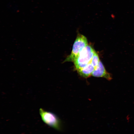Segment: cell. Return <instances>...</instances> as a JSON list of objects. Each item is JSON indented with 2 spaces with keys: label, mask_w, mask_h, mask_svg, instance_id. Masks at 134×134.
I'll list each match as a JSON object with an SVG mask.
<instances>
[{
  "label": "cell",
  "mask_w": 134,
  "mask_h": 134,
  "mask_svg": "<svg viewBox=\"0 0 134 134\" xmlns=\"http://www.w3.org/2000/svg\"><path fill=\"white\" fill-rule=\"evenodd\" d=\"M95 52L91 46L88 45L81 51L73 61L77 71L91 63Z\"/></svg>",
  "instance_id": "6da1fadb"
},
{
  "label": "cell",
  "mask_w": 134,
  "mask_h": 134,
  "mask_svg": "<svg viewBox=\"0 0 134 134\" xmlns=\"http://www.w3.org/2000/svg\"><path fill=\"white\" fill-rule=\"evenodd\" d=\"M39 113L42 121L45 123L57 130H62L61 121L55 114L42 108L39 109Z\"/></svg>",
  "instance_id": "7a4b0ae2"
},
{
  "label": "cell",
  "mask_w": 134,
  "mask_h": 134,
  "mask_svg": "<svg viewBox=\"0 0 134 134\" xmlns=\"http://www.w3.org/2000/svg\"><path fill=\"white\" fill-rule=\"evenodd\" d=\"M88 44L86 38L82 34H78L73 44L71 54L67 57L64 62H73L81 51Z\"/></svg>",
  "instance_id": "3957f363"
},
{
  "label": "cell",
  "mask_w": 134,
  "mask_h": 134,
  "mask_svg": "<svg viewBox=\"0 0 134 134\" xmlns=\"http://www.w3.org/2000/svg\"><path fill=\"white\" fill-rule=\"evenodd\" d=\"M92 75L95 77L104 78L108 80L112 79L111 74L106 71L100 61L98 67L93 72Z\"/></svg>",
  "instance_id": "277c9868"
},
{
  "label": "cell",
  "mask_w": 134,
  "mask_h": 134,
  "mask_svg": "<svg viewBox=\"0 0 134 134\" xmlns=\"http://www.w3.org/2000/svg\"><path fill=\"white\" fill-rule=\"evenodd\" d=\"M95 69L94 66L90 63L77 72L80 75L84 77L87 78L92 75Z\"/></svg>",
  "instance_id": "5b68a950"
},
{
  "label": "cell",
  "mask_w": 134,
  "mask_h": 134,
  "mask_svg": "<svg viewBox=\"0 0 134 134\" xmlns=\"http://www.w3.org/2000/svg\"><path fill=\"white\" fill-rule=\"evenodd\" d=\"M100 61L98 55L95 51L91 62V64L95 67V69L98 66Z\"/></svg>",
  "instance_id": "8992f818"
}]
</instances>
